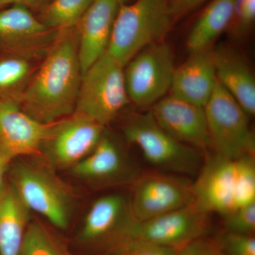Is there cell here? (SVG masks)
<instances>
[{
    "label": "cell",
    "mask_w": 255,
    "mask_h": 255,
    "mask_svg": "<svg viewBox=\"0 0 255 255\" xmlns=\"http://www.w3.org/2000/svg\"><path fill=\"white\" fill-rule=\"evenodd\" d=\"M62 32L34 78L16 99L25 113L43 124L74 113L81 84L75 27Z\"/></svg>",
    "instance_id": "cell-1"
},
{
    "label": "cell",
    "mask_w": 255,
    "mask_h": 255,
    "mask_svg": "<svg viewBox=\"0 0 255 255\" xmlns=\"http://www.w3.org/2000/svg\"><path fill=\"white\" fill-rule=\"evenodd\" d=\"M194 185L195 201L206 212L225 216L255 202V155L208 159Z\"/></svg>",
    "instance_id": "cell-2"
},
{
    "label": "cell",
    "mask_w": 255,
    "mask_h": 255,
    "mask_svg": "<svg viewBox=\"0 0 255 255\" xmlns=\"http://www.w3.org/2000/svg\"><path fill=\"white\" fill-rule=\"evenodd\" d=\"M173 19L169 0H135L121 4L107 52L124 68L146 47L163 41Z\"/></svg>",
    "instance_id": "cell-3"
},
{
    "label": "cell",
    "mask_w": 255,
    "mask_h": 255,
    "mask_svg": "<svg viewBox=\"0 0 255 255\" xmlns=\"http://www.w3.org/2000/svg\"><path fill=\"white\" fill-rule=\"evenodd\" d=\"M10 185L30 211L41 214L59 229L70 223L73 199L70 188L49 164L23 162L15 164Z\"/></svg>",
    "instance_id": "cell-4"
},
{
    "label": "cell",
    "mask_w": 255,
    "mask_h": 255,
    "mask_svg": "<svg viewBox=\"0 0 255 255\" xmlns=\"http://www.w3.org/2000/svg\"><path fill=\"white\" fill-rule=\"evenodd\" d=\"M124 132L128 140L140 149L144 158L161 172L192 176L202 167L201 152L169 135L151 112L133 116Z\"/></svg>",
    "instance_id": "cell-5"
},
{
    "label": "cell",
    "mask_w": 255,
    "mask_h": 255,
    "mask_svg": "<svg viewBox=\"0 0 255 255\" xmlns=\"http://www.w3.org/2000/svg\"><path fill=\"white\" fill-rule=\"evenodd\" d=\"M209 214L196 201L145 221H137L131 214L110 236H123L178 251L206 236Z\"/></svg>",
    "instance_id": "cell-6"
},
{
    "label": "cell",
    "mask_w": 255,
    "mask_h": 255,
    "mask_svg": "<svg viewBox=\"0 0 255 255\" xmlns=\"http://www.w3.org/2000/svg\"><path fill=\"white\" fill-rule=\"evenodd\" d=\"M124 67L106 52L82 75L75 112L108 125L129 103Z\"/></svg>",
    "instance_id": "cell-7"
},
{
    "label": "cell",
    "mask_w": 255,
    "mask_h": 255,
    "mask_svg": "<svg viewBox=\"0 0 255 255\" xmlns=\"http://www.w3.org/2000/svg\"><path fill=\"white\" fill-rule=\"evenodd\" d=\"M204 109L215 155L228 159L255 155L249 116L218 80Z\"/></svg>",
    "instance_id": "cell-8"
},
{
    "label": "cell",
    "mask_w": 255,
    "mask_h": 255,
    "mask_svg": "<svg viewBox=\"0 0 255 255\" xmlns=\"http://www.w3.org/2000/svg\"><path fill=\"white\" fill-rule=\"evenodd\" d=\"M124 68L128 97L137 107H152L170 90L175 68L172 50L165 42L146 47Z\"/></svg>",
    "instance_id": "cell-9"
},
{
    "label": "cell",
    "mask_w": 255,
    "mask_h": 255,
    "mask_svg": "<svg viewBox=\"0 0 255 255\" xmlns=\"http://www.w3.org/2000/svg\"><path fill=\"white\" fill-rule=\"evenodd\" d=\"M105 127L74 112L50 124L41 152L53 168H72L91 153L103 137Z\"/></svg>",
    "instance_id": "cell-10"
},
{
    "label": "cell",
    "mask_w": 255,
    "mask_h": 255,
    "mask_svg": "<svg viewBox=\"0 0 255 255\" xmlns=\"http://www.w3.org/2000/svg\"><path fill=\"white\" fill-rule=\"evenodd\" d=\"M195 201L193 183L184 176L147 172L136 178L129 200L138 221L157 217Z\"/></svg>",
    "instance_id": "cell-11"
},
{
    "label": "cell",
    "mask_w": 255,
    "mask_h": 255,
    "mask_svg": "<svg viewBox=\"0 0 255 255\" xmlns=\"http://www.w3.org/2000/svg\"><path fill=\"white\" fill-rule=\"evenodd\" d=\"M51 124H43L25 113L17 102L0 99V155L13 159L40 153Z\"/></svg>",
    "instance_id": "cell-12"
},
{
    "label": "cell",
    "mask_w": 255,
    "mask_h": 255,
    "mask_svg": "<svg viewBox=\"0 0 255 255\" xmlns=\"http://www.w3.org/2000/svg\"><path fill=\"white\" fill-rule=\"evenodd\" d=\"M150 112L159 127L178 141L201 153L211 148L203 107L169 95L152 106Z\"/></svg>",
    "instance_id": "cell-13"
},
{
    "label": "cell",
    "mask_w": 255,
    "mask_h": 255,
    "mask_svg": "<svg viewBox=\"0 0 255 255\" xmlns=\"http://www.w3.org/2000/svg\"><path fill=\"white\" fill-rule=\"evenodd\" d=\"M119 6L116 0H94L75 26L82 75L108 49Z\"/></svg>",
    "instance_id": "cell-14"
},
{
    "label": "cell",
    "mask_w": 255,
    "mask_h": 255,
    "mask_svg": "<svg viewBox=\"0 0 255 255\" xmlns=\"http://www.w3.org/2000/svg\"><path fill=\"white\" fill-rule=\"evenodd\" d=\"M190 55L174 70L170 95L204 108L217 82L213 50L210 48Z\"/></svg>",
    "instance_id": "cell-15"
},
{
    "label": "cell",
    "mask_w": 255,
    "mask_h": 255,
    "mask_svg": "<svg viewBox=\"0 0 255 255\" xmlns=\"http://www.w3.org/2000/svg\"><path fill=\"white\" fill-rule=\"evenodd\" d=\"M216 78L249 117L255 114V79L246 60L236 50H213Z\"/></svg>",
    "instance_id": "cell-16"
},
{
    "label": "cell",
    "mask_w": 255,
    "mask_h": 255,
    "mask_svg": "<svg viewBox=\"0 0 255 255\" xmlns=\"http://www.w3.org/2000/svg\"><path fill=\"white\" fill-rule=\"evenodd\" d=\"M71 169L76 177L102 182L118 180L130 172L119 147L105 135L91 153Z\"/></svg>",
    "instance_id": "cell-17"
},
{
    "label": "cell",
    "mask_w": 255,
    "mask_h": 255,
    "mask_svg": "<svg viewBox=\"0 0 255 255\" xmlns=\"http://www.w3.org/2000/svg\"><path fill=\"white\" fill-rule=\"evenodd\" d=\"M131 214L129 200L123 196L111 194L100 198L87 213L82 230V240L102 243Z\"/></svg>",
    "instance_id": "cell-18"
},
{
    "label": "cell",
    "mask_w": 255,
    "mask_h": 255,
    "mask_svg": "<svg viewBox=\"0 0 255 255\" xmlns=\"http://www.w3.org/2000/svg\"><path fill=\"white\" fill-rule=\"evenodd\" d=\"M30 210L9 184L0 196V255H19Z\"/></svg>",
    "instance_id": "cell-19"
},
{
    "label": "cell",
    "mask_w": 255,
    "mask_h": 255,
    "mask_svg": "<svg viewBox=\"0 0 255 255\" xmlns=\"http://www.w3.org/2000/svg\"><path fill=\"white\" fill-rule=\"evenodd\" d=\"M49 28L34 17L27 6L14 3L0 10V49L6 52L41 38Z\"/></svg>",
    "instance_id": "cell-20"
},
{
    "label": "cell",
    "mask_w": 255,
    "mask_h": 255,
    "mask_svg": "<svg viewBox=\"0 0 255 255\" xmlns=\"http://www.w3.org/2000/svg\"><path fill=\"white\" fill-rule=\"evenodd\" d=\"M238 0H214L203 11L187 38L189 53L211 48L213 41L232 21Z\"/></svg>",
    "instance_id": "cell-21"
},
{
    "label": "cell",
    "mask_w": 255,
    "mask_h": 255,
    "mask_svg": "<svg viewBox=\"0 0 255 255\" xmlns=\"http://www.w3.org/2000/svg\"><path fill=\"white\" fill-rule=\"evenodd\" d=\"M94 0H53L46 6L42 22L59 31L76 26Z\"/></svg>",
    "instance_id": "cell-22"
},
{
    "label": "cell",
    "mask_w": 255,
    "mask_h": 255,
    "mask_svg": "<svg viewBox=\"0 0 255 255\" xmlns=\"http://www.w3.org/2000/svg\"><path fill=\"white\" fill-rule=\"evenodd\" d=\"M31 65L27 60L7 54L0 56V99L16 101V91L27 78Z\"/></svg>",
    "instance_id": "cell-23"
},
{
    "label": "cell",
    "mask_w": 255,
    "mask_h": 255,
    "mask_svg": "<svg viewBox=\"0 0 255 255\" xmlns=\"http://www.w3.org/2000/svg\"><path fill=\"white\" fill-rule=\"evenodd\" d=\"M106 255H177V250L146 242L112 236L102 243Z\"/></svg>",
    "instance_id": "cell-24"
},
{
    "label": "cell",
    "mask_w": 255,
    "mask_h": 255,
    "mask_svg": "<svg viewBox=\"0 0 255 255\" xmlns=\"http://www.w3.org/2000/svg\"><path fill=\"white\" fill-rule=\"evenodd\" d=\"M19 255H67L53 236L38 222L29 223Z\"/></svg>",
    "instance_id": "cell-25"
},
{
    "label": "cell",
    "mask_w": 255,
    "mask_h": 255,
    "mask_svg": "<svg viewBox=\"0 0 255 255\" xmlns=\"http://www.w3.org/2000/svg\"><path fill=\"white\" fill-rule=\"evenodd\" d=\"M224 225L228 232L253 235L255 231V202L225 215Z\"/></svg>",
    "instance_id": "cell-26"
},
{
    "label": "cell",
    "mask_w": 255,
    "mask_h": 255,
    "mask_svg": "<svg viewBox=\"0 0 255 255\" xmlns=\"http://www.w3.org/2000/svg\"><path fill=\"white\" fill-rule=\"evenodd\" d=\"M219 241L227 255H255V238L253 235L227 231Z\"/></svg>",
    "instance_id": "cell-27"
},
{
    "label": "cell",
    "mask_w": 255,
    "mask_h": 255,
    "mask_svg": "<svg viewBox=\"0 0 255 255\" xmlns=\"http://www.w3.org/2000/svg\"><path fill=\"white\" fill-rule=\"evenodd\" d=\"M177 255H227L219 241L201 237L178 250Z\"/></svg>",
    "instance_id": "cell-28"
},
{
    "label": "cell",
    "mask_w": 255,
    "mask_h": 255,
    "mask_svg": "<svg viewBox=\"0 0 255 255\" xmlns=\"http://www.w3.org/2000/svg\"><path fill=\"white\" fill-rule=\"evenodd\" d=\"M236 15V22L234 30L241 34L246 32L254 22L255 0H238L233 16Z\"/></svg>",
    "instance_id": "cell-29"
},
{
    "label": "cell",
    "mask_w": 255,
    "mask_h": 255,
    "mask_svg": "<svg viewBox=\"0 0 255 255\" xmlns=\"http://www.w3.org/2000/svg\"><path fill=\"white\" fill-rule=\"evenodd\" d=\"M205 0H169V9L173 18L187 14Z\"/></svg>",
    "instance_id": "cell-30"
},
{
    "label": "cell",
    "mask_w": 255,
    "mask_h": 255,
    "mask_svg": "<svg viewBox=\"0 0 255 255\" xmlns=\"http://www.w3.org/2000/svg\"><path fill=\"white\" fill-rule=\"evenodd\" d=\"M7 166L8 164L0 155V196L2 194L6 186V183L5 182V174H6Z\"/></svg>",
    "instance_id": "cell-31"
},
{
    "label": "cell",
    "mask_w": 255,
    "mask_h": 255,
    "mask_svg": "<svg viewBox=\"0 0 255 255\" xmlns=\"http://www.w3.org/2000/svg\"><path fill=\"white\" fill-rule=\"evenodd\" d=\"M44 0H16V3H21L27 6V5H36L43 2Z\"/></svg>",
    "instance_id": "cell-32"
},
{
    "label": "cell",
    "mask_w": 255,
    "mask_h": 255,
    "mask_svg": "<svg viewBox=\"0 0 255 255\" xmlns=\"http://www.w3.org/2000/svg\"><path fill=\"white\" fill-rule=\"evenodd\" d=\"M14 3H16V0H0V9L7 5L14 4Z\"/></svg>",
    "instance_id": "cell-33"
},
{
    "label": "cell",
    "mask_w": 255,
    "mask_h": 255,
    "mask_svg": "<svg viewBox=\"0 0 255 255\" xmlns=\"http://www.w3.org/2000/svg\"><path fill=\"white\" fill-rule=\"evenodd\" d=\"M116 1H117V2H118L119 4L121 5L124 4L127 0H116Z\"/></svg>",
    "instance_id": "cell-34"
},
{
    "label": "cell",
    "mask_w": 255,
    "mask_h": 255,
    "mask_svg": "<svg viewBox=\"0 0 255 255\" xmlns=\"http://www.w3.org/2000/svg\"><path fill=\"white\" fill-rule=\"evenodd\" d=\"M67 255H69L68 253H67Z\"/></svg>",
    "instance_id": "cell-35"
}]
</instances>
